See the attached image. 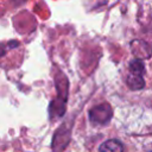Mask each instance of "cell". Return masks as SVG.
Wrapping results in <instances>:
<instances>
[{"instance_id":"1","label":"cell","mask_w":152,"mask_h":152,"mask_svg":"<svg viewBox=\"0 0 152 152\" xmlns=\"http://www.w3.org/2000/svg\"><path fill=\"white\" fill-rule=\"evenodd\" d=\"M144 63L139 59H134L129 64V72L127 76V86L132 90H139L144 88Z\"/></svg>"},{"instance_id":"2","label":"cell","mask_w":152,"mask_h":152,"mask_svg":"<svg viewBox=\"0 0 152 152\" xmlns=\"http://www.w3.org/2000/svg\"><path fill=\"white\" fill-rule=\"evenodd\" d=\"M112 115H113V112L108 103H101V104L94 107L89 112L91 122L97 124V125H103V124L108 122L110 120Z\"/></svg>"},{"instance_id":"3","label":"cell","mask_w":152,"mask_h":152,"mask_svg":"<svg viewBox=\"0 0 152 152\" xmlns=\"http://www.w3.org/2000/svg\"><path fill=\"white\" fill-rule=\"evenodd\" d=\"M100 152H124V146L119 140L109 139L101 145Z\"/></svg>"}]
</instances>
